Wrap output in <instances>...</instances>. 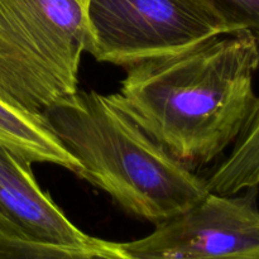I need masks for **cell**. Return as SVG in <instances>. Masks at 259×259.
Wrapping results in <instances>:
<instances>
[{
    "instance_id": "obj_5",
    "label": "cell",
    "mask_w": 259,
    "mask_h": 259,
    "mask_svg": "<svg viewBox=\"0 0 259 259\" xmlns=\"http://www.w3.org/2000/svg\"><path fill=\"white\" fill-rule=\"evenodd\" d=\"M258 189L243 195L207 192L156 224L142 239L118 243L132 259H238L259 250Z\"/></svg>"
},
{
    "instance_id": "obj_1",
    "label": "cell",
    "mask_w": 259,
    "mask_h": 259,
    "mask_svg": "<svg viewBox=\"0 0 259 259\" xmlns=\"http://www.w3.org/2000/svg\"><path fill=\"white\" fill-rule=\"evenodd\" d=\"M258 67L254 33L238 30L125 68L109 98L175 159L206 164L244 126Z\"/></svg>"
},
{
    "instance_id": "obj_3",
    "label": "cell",
    "mask_w": 259,
    "mask_h": 259,
    "mask_svg": "<svg viewBox=\"0 0 259 259\" xmlns=\"http://www.w3.org/2000/svg\"><path fill=\"white\" fill-rule=\"evenodd\" d=\"M86 38L77 0H0V100L42 115L75 95Z\"/></svg>"
},
{
    "instance_id": "obj_9",
    "label": "cell",
    "mask_w": 259,
    "mask_h": 259,
    "mask_svg": "<svg viewBox=\"0 0 259 259\" xmlns=\"http://www.w3.org/2000/svg\"><path fill=\"white\" fill-rule=\"evenodd\" d=\"M0 259H132L118 243L101 240L91 247H63L24 242L0 235Z\"/></svg>"
},
{
    "instance_id": "obj_10",
    "label": "cell",
    "mask_w": 259,
    "mask_h": 259,
    "mask_svg": "<svg viewBox=\"0 0 259 259\" xmlns=\"http://www.w3.org/2000/svg\"><path fill=\"white\" fill-rule=\"evenodd\" d=\"M224 23L230 32L259 33V0H186Z\"/></svg>"
},
{
    "instance_id": "obj_4",
    "label": "cell",
    "mask_w": 259,
    "mask_h": 259,
    "mask_svg": "<svg viewBox=\"0 0 259 259\" xmlns=\"http://www.w3.org/2000/svg\"><path fill=\"white\" fill-rule=\"evenodd\" d=\"M86 18V52L124 68L232 33L186 0H89Z\"/></svg>"
},
{
    "instance_id": "obj_13",
    "label": "cell",
    "mask_w": 259,
    "mask_h": 259,
    "mask_svg": "<svg viewBox=\"0 0 259 259\" xmlns=\"http://www.w3.org/2000/svg\"><path fill=\"white\" fill-rule=\"evenodd\" d=\"M255 38H257V40H258V45H259V33L257 35H255Z\"/></svg>"
},
{
    "instance_id": "obj_11",
    "label": "cell",
    "mask_w": 259,
    "mask_h": 259,
    "mask_svg": "<svg viewBox=\"0 0 259 259\" xmlns=\"http://www.w3.org/2000/svg\"><path fill=\"white\" fill-rule=\"evenodd\" d=\"M238 259H259V250H257V252H254V253H252V254L245 255V257L238 258Z\"/></svg>"
},
{
    "instance_id": "obj_7",
    "label": "cell",
    "mask_w": 259,
    "mask_h": 259,
    "mask_svg": "<svg viewBox=\"0 0 259 259\" xmlns=\"http://www.w3.org/2000/svg\"><path fill=\"white\" fill-rule=\"evenodd\" d=\"M0 144L30 163H51L81 176L82 166L66 149L43 115L18 110L0 100Z\"/></svg>"
},
{
    "instance_id": "obj_6",
    "label": "cell",
    "mask_w": 259,
    "mask_h": 259,
    "mask_svg": "<svg viewBox=\"0 0 259 259\" xmlns=\"http://www.w3.org/2000/svg\"><path fill=\"white\" fill-rule=\"evenodd\" d=\"M32 163L0 144V235L63 247H91L101 242L81 232L43 191Z\"/></svg>"
},
{
    "instance_id": "obj_12",
    "label": "cell",
    "mask_w": 259,
    "mask_h": 259,
    "mask_svg": "<svg viewBox=\"0 0 259 259\" xmlns=\"http://www.w3.org/2000/svg\"><path fill=\"white\" fill-rule=\"evenodd\" d=\"M77 2H80L81 3V4H82L83 5V7H88V3H89V0H77Z\"/></svg>"
},
{
    "instance_id": "obj_8",
    "label": "cell",
    "mask_w": 259,
    "mask_h": 259,
    "mask_svg": "<svg viewBox=\"0 0 259 259\" xmlns=\"http://www.w3.org/2000/svg\"><path fill=\"white\" fill-rule=\"evenodd\" d=\"M209 192L237 195L259 186V96L229 156L205 180Z\"/></svg>"
},
{
    "instance_id": "obj_2",
    "label": "cell",
    "mask_w": 259,
    "mask_h": 259,
    "mask_svg": "<svg viewBox=\"0 0 259 259\" xmlns=\"http://www.w3.org/2000/svg\"><path fill=\"white\" fill-rule=\"evenodd\" d=\"M82 166L81 179L154 225L196 204L205 180L175 159L109 95L80 91L42 114Z\"/></svg>"
}]
</instances>
